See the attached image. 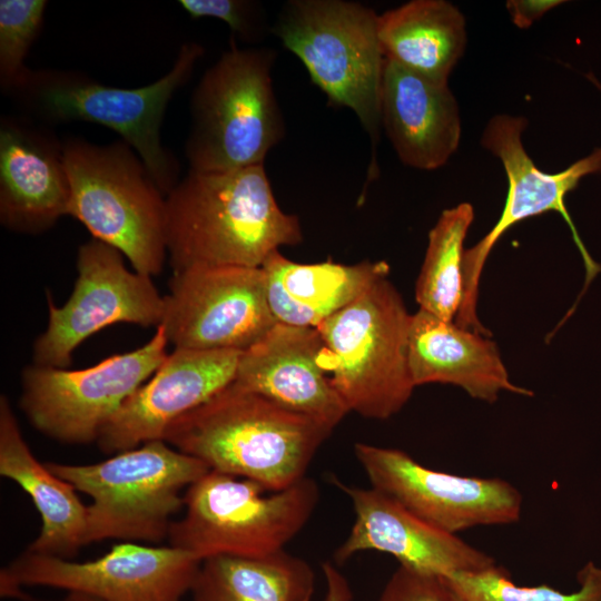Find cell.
Segmentation results:
<instances>
[{"label":"cell","mask_w":601,"mask_h":601,"mask_svg":"<svg viewBox=\"0 0 601 601\" xmlns=\"http://www.w3.org/2000/svg\"><path fill=\"white\" fill-rule=\"evenodd\" d=\"M66 601H99L92 597L78 594V593H68Z\"/></svg>","instance_id":"cell-33"},{"label":"cell","mask_w":601,"mask_h":601,"mask_svg":"<svg viewBox=\"0 0 601 601\" xmlns=\"http://www.w3.org/2000/svg\"><path fill=\"white\" fill-rule=\"evenodd\" d=\"M333 430L229 384L175 420L162 440L209 470L279 491L306 476L314 455Z\"/></svg>","instance_id":"cell-2"},{"label":"cell","mask_w":601,"mask_h":601,"mask_svg":"<svg viewBox=\"0 0 601 601\" xmlns=\"http://www.w3.org/2000/svg\"><path fill=\"white\" fill-rule=\"evenodd\" d=\"M201 561L174 546L126 542L92 561L76 562L26 550L1 570V595H22L21 585H41L99 601H181Z\"/></svg>","instance_id":"cell-13"},{"label":"cell","mask_w":601,"mask_h":601,"mask_svg":"<svg viewBox=\"0 0 601 601\" xmlns=\"http://www.w3.org/2000/svg\"><path fill=\"white\" fill-rule=\"evenodd\" d=\"M179 6L191 18H215L224 21L240 40L256 42L267 31L263 6L250 0H180Z\"/></svg>","instance_id":"cell-29"},{"label":"cell","mask_w":601,"mask_h":601,"mask_svg":"<svg viewBox=\"0 0 601 601\" xmlns=\"http://www.w3.org/2000/svg\"><path fill=\"white\" fill-rule=\"evenodd\" d=\"M76 267L78 276L63 305L57 306L47 290L48 324L33 343L32 364L66 368L83 341L112 324H161L164 296L150 276L128 270L114 246L96 238L86 242Z\"/></svg>","instance_id":"cell-12"},{"label":"cell","mask_w":601,"mask_h":601,"mask_svg":"<svg viewBox=\"0 0 601 601\" xmlns=\"http://www.w3.org/2000/svg\"><path fill=\"white\" fill-rule=\"evenodd\" d=\"M524 117L501 114L492 117L481 138L482 146L502 162L508 178V194L501 216L492 229L472 248L464 252V297L455 318L460 327L490 336L480 322L476 305L485 262L501 236L513 225L548 211L559 213L572 233L587 270L585 287L601 270L589 255L565 206V196L588 175L601 174V147L564 170L549 174L540 170L524 149ZM584 287V289H585Z\"/></svg>","instance_id":"cell-11"},{"label":"cell","mask_w":601,"mask_h":601,"mask_svg":"<svg viewBox=\"0 0 601 601\" xmlns=\"http://www.w3.org/2000/svg\"><path fill=\"white\" fill-rule=\"evenodd\" d=\"M70 180L60 140L23 115L0 120V221L9 230L40 234L68 215Z\"/></svg>","instance_id":"cell-18"},{"label":"cell","mask_w":601,"mask_h":601,"mask_svg":"<svg viewBox=\"0 0 601 601\" xmlns=\"http://www.w3.org/2000/svg\"><path fill=\"white\" fill-rule=\"evenodd\" d=\"M354 454L371 487L452 534L516 523L523 496L500 477L462 476L426 467L397 449L356 443Z\"/></svg>","instance_id":"cell-15"},{"label":"cell","mask_w":601,"mask_h":601,"mask_svg":"<svg viewBox=\"0 0 601 601\" xmlns=\"http://www.w3.org/2000/svg\"><path fill=\"white\" fill-rule=\"evenodd\" d=\"M559 0H510L506 9L513 23L520 29H526L545 12L563 3Z\"/></svg>","instance_id":"cell-31"},{"label":"cell","mask_w":601,"mask_h":601,"mask_svg":"<svg viewBox=\"0 0 601 601\" xmlns=\"http://www.w3.org/2000/svg\"><path fill=\"white\" fill-rule=\"evenodd\" d=\"M0 474L16 482L41 516L30 552L70 560L85 545L87 505L76 489L39 462L24 441L6 395L0 397Z\"/></svg>","instance_id":"cell-22"},{"label":"cell","mask_w":601,"mask_h":601,"mask_svg":"<svg viewBox=\"0 0 601 601\" xmlns=\"http://www.w3.org/2000/svg\"><path fill=\"white\" fill-rule=\"evenodd\" d=\"M474 219L470 203L442 211L428 233L424 262L415 285L420 309L454 322L464 297V240Z\"/></svg>","instance_id":"cell-26"},{"label":"cell","mask_w":601,"mask_h":601,"mask_svg":"<svg viewBox=\"0 0 601 601\" xmlns=\"http://www.w3.org/2000/svg\"><path fill=\"white\" fill-rule=\"evenodd\" d=\"M204 51L196 41L184 42L167 73L130 89L77 70L28 68L8 96L21 115L48 127L85 121L116 131L166 196L179 181V164L161 142V125L170 100L188 82Z\"/></svg>","instance_id":"cell-3"},{"label":"cell","mask_w":601,"mask_h":601,"mask_svg":"<svg viewBox=\"0 0 601 601\" xmlns=\"http://www.w3.org/2000/svg\"><path fill=\"white\" fill-rule=\"evenodd\" d=\"M161 326L141 347L82 370L29 365L21 373L20 410L43 435L66 444L97 442L104 426L167 357Z\"/></svg>","instance_id":"cell-10"},{"label":"cell","mask_w":601,"mask_h":601,"mask_svg":"<svg viewBox=\"0 0 601 601\" xmlns=\"http://www.w3.org/2000/svg\"><path fill=\"white\" fill-rule=\"evenodd\" d=\"M270 48L228 50L194 88L190 128L185 142L189 169L226 171L264 165L268 151L285 136V121L275 96Z\"/></svg>","instance_id":"cell-5"},{"label":"cell","mask_w":601,"mask_h":601,"mask_svg":"<svg viewBox=\"0 0 601 601\" xmlns=\"http://www.w3.org/2000/svg\"><path fill=\"white\" fill-rule=\"evenodd\" d=\"M276 323L262 267L199 266L173 273L159 326L175 349L244 352Z\"/></svg>","instance_id":"cell-14"},{"label":"cell","mask_w":601,"mask_h":601,"mask_svg":"<svg viewBox=\"0 0 601 601\" xmlns=\"http://www.w3.org/2000/svg\"><path fill=\"white\" fill-rule=\"evenodd\" d=\"M334 483L348 496L355 514L347 538L334 553L336 563L358 552L377 551L394 556L400 565L443 578L497 563L457 534L430 524L373 487L346 485L338 480Z\"/></svg>","instance_id":"cell-17"},{"label":"cell","mask_w":601,"mask_h":601,"mask_svg":"<svg viewBox=\"0 0 601 601\" xmlns=\"http://www.w3.org/2000/svg\"><path fill=\"white\" fill-rule=\"evenodd\" d=\"M380 104L382 127L405 166L434 170L456 151L461 118L447 83L385 59Z\"/></svg>","instance_id":"cell-20"},{"label":"cell","mask_w":601,"mask_h":601,"mask_svg":"<svg viewBox=\"0 0 601 601\" xmlns=\"http://www.w3.org/2000/svg\"><path fill=\"white\" fill-rule=\"evenodd\" d=\"M46 0L0 1V88L8 95L26 72L24 63L43 24Z\"/></svg>","instance_id":"cell-28"},{"label":"cell","mask_w":601,"mask_h":601,"mask_svg":"<svg viewBox=\"0 0 601 601\" xmlns=\"http://www.w3.org/2000/svg\"><path fill=\"white\" fill-rule=\"evenodd\" d=\"M378 40L385 59L447 83L465 49V19L449 1L412 0L378 14Z\"/></svg>","instance_id":"cell-24"},{"label":"cell","mask_w":601,"mask_h":601,"mask_svg":"<svg viewBox=\"0 0 601 601\" xmlns=\"http://www.w3.org/2000/svg\"><path fill=\"white\" fill-rule=\"evenodd\" d=\"M411 317L385 276L316 327L317 363L348 412L386 420L411 398Z\"/></svg>","instance_id":"cell-4"},{"label":"cell","mask_w":601,"mask_h":601,"mask_svg":"<svg viewBox=\"0 0 601 601\" xmlns=\"http://www.w3.org/2000/svg\"><path fill=\"white\" fill-rule=\"evenodd\" d=\"M455 601H601V565L585 563L577 574L579 589L564 593L546 584L514 583L506 568L495 564L444 578Z\"/></svg>","instance_id":"cell-27"},{"label":"cell","mask_w":601,"mask_h":601,"mask_svg":"<svg viewBox=\"0 0 601 601\" xmlns=\"http://www.w3.org/2000/svg\"><path fill=\"white\" fill-rule=\"evenodd\" d=\"M242 352L175 349L120 406L97 443L117 454L162 440L181 415L209 401L234 380Z\"/></svg>","instance_id":"cell-16"},{"label":"cell","mask_w":601,"mask_h":601,"mask_svg":"<svg viewBox=\"0 0 601 601\" xmlns=\"http://www.w3.org/2000/svg\"><path fill=\"white\" fill-rule=\"evenodd\" d=\"M318 500V485L307 476L268 491L252 480L209 470L186 489V512L171 522L169 545L201 562L220 555L268 556L299 533Z\"/></svg>","instance_id":"cell-9"},{"label":"cell","mask_w":601,"mask_h":601,"mask_svg":"<svg viewBox=\"0 0 601 601\" xmlns=\"http://www.w3.org/2000/svg\"><path fill=\"white\" fill-rule=\"evenodd\" d=\"M408 367L415 387L452 384L485 403L496 402L502 392L533 395L532 391L511 382L499 348L489 336L423 309L411 317Z\"/></svg>","instance_id":"cell-21"},{"label":"cell","mask_w":601,"mask_h":601,"mask_svg":"<svg viewBox=\"0 0 601 601\" xmlns=\"http://www.w3.org/2000/svg\"><path fill=\"white\" fill-rule=\"evenodd\" d=\"M166 249L173 273L199 266L262 267L280 246L302 243L264 165L187 175L166 195Z\"/></svg>","instance_id":"cell-1"},{"label":"cell","mask_w":601,"mask_h":601,"mask_svg":"<svg viewBox=\"0 0 601 601\" xmlns=\"http://www.w3.org/2000/svg\"><path fill=\"white\" fill-rule=\"evenodd\" d=\"M377 601H455L444 578L403 565L393 572Z\"/></svg>","instance_id":"cell-30"},{"label":"cell","mask_w":601,"mask_h":601,"mask_svg":"<svg viewBox=\"0 0 601 601\" xmlns=\"http://www.w3.org/2000/svg\"><path fill=\"white\" fill-rule=\"evenodd\" d=\"M321 345L316 328L276 323L240 353L230 384L334 428L348 410L317 363Z\"/></svg>","instance_id":"cell-19"},{"label":"cell","mask_w":601,"mask_h":601,"mask_svg":"<svg viewBox=\"0 0 601 601\" xmlns=\"http://www.w3.org/2000/svg\"><path fill=\"white\" fill-rule=\"evenodd\" d=\"M262 268L276 322L313 328L390 274V265L383 260L302 264L285 258L279 250L270 254Z\"/></svg>","instance_id":"cell-23"},{"label":"cell","mask_w":601,"mask_h":601,"mask_svg":"<svg viewBox=\"0 0 601 601\" xmlns=\"http://www.w3.org/2000/svg\"><path fill=\"white\" fill-rule=\"evenodd\" d=\"M273 32L304 65L328 104L355 112L372 141L368 181L377 175L375 147L380 137L384 56L378 14L346 0L287 1Z\"/></svg>","instance_id":"cell-8"},{"label":"cell","mask_w":601,"mask_h":601,"mask_svg":"<svg viewBox=\"0 0 601 601\" xmlns=\"http://www.w3.org/2000/svg\"><path fill=\"white\" fill-rule=\"evenodd\" d=\"M312 566L284 550L264 558L214 556L201 562L191 601H311Z\"/></svg>","instance_id":"cell-25"},{"label":"cell","mask_w":601,"mask_h":601,"mask_svg":"<svg viewBox=\"0 0 601 601\" xmlns=\"http://www.w3.org/2000/svg\"><path fill=\"white\" fill-rule=\"evenodd\" d=\"M76 491L89 495L85 545L117 539L159 543L168 538L181 492L209 471L200 460L164 440L86 465L45 462Z\"/></svg>","instance_id":"cell-7"},{"label":"cell","mask_w":601,"mask_h":601,"mask_svg":"<svg viewBox=\"0 0 601 601\" xmlns=\"http://www.w3.org/2000/svg\"><path fill=\"white\" fill-rule=\"evenodd\" d=\"M326 581V592L323 601H352L353 593L346 578L331 562L322 564Z\"/></svg>","instance_id":"cell-32"},{"label":"cell","mask_w":601,"mask_h":601,"mask_svg":"<svg viewBox=\"0 0 601 601\" xmlns=\"http://www.w3.org/2000/svg\"><path fill=\"white\" fill-rule=\"evenodd\" d=\"M70 180L68 216L126 256L135 272L159 275L167 257L166 196L135 149L119 139L107 145L63 140Z\"/></svg>","instance_id":"cell-6"}]
</instances>
